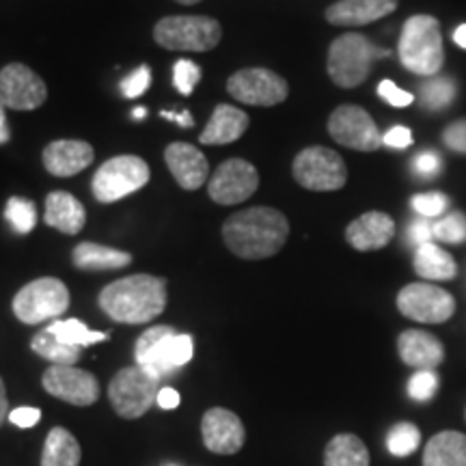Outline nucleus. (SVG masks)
<instances>
[{
  "label": "nucleus",
  "instance_id": "obj_14",
  "mask_svg": "<svg viewBox=\"0 0 466 466\" xmlns=\"http://www.w3.org/2000/svg\"><path fill=\"white\" fill-rule=\"evenodd\" d=\"M48 97V86L25 63H9L0 69V102L11 110H35Z\"/></svg>",
  "mask_w": 466,
  "mask_h": 466
},
{
  "label": "nucleus",
  "instance_id": "obj_25",
  "mask_svg": "<svg viewBox=\"0 0 466 466\" xmlns=\"http://www.w3.org/2000/svg\"><path fill=\"white\" fill-rule=\"evenodd\" d=\"M72 261L78 270H119V268H126L132 264V255L126 253V250L104 247V244L96 242H80L78 247L74 248Z\"/></svg>",
  "mask_w": 466,
  "mask_h": 466
},
{
  "label": "nucleus",
  "instance_id": "obj_42",
  "mask_svg": "<svg viewBox=\"0 0 466 466\" xmlns=\"http://www.w3.org/2000/svg\"><path fill=\"white\" fill-rule=\"evenodd\" d=\"M408 236H410V242L417 244V247L432 242L434 223L430 218H423V217L417 218L415 223L410 225V229H408Z\"/></svg>",
  "mask_w": 466,
  "mask_h": 466
},
{
  "label": "nucleus",
  "instance_id": "obj_34",
  "mask_svg": "<svg viewBox=\"0 0 466 466\" xmlns=\"http://www.w3.org/2000/svg\"><path fill=\"white\" fill-rule=\"evenodd\" d=\"M456 97V83L450 78H434L428 80L421 86V102L425 110H432V113H439V110L447 108Z\"/></svg>",
  "mask_w": 466,
  "mask_h": 466
},
{
  "label": "nucleus",
  "instance_id": "obj_4",
  "mask_svg": "<svg viewBox=\"0 0 466 466\" xmlns=\"http://www.w3.org/2000/svg\"><path fill=\"white\" fill-rule=\"evenodd\" d=\"M391 52L380 50L365 35L343 33L329 48L326 69L330 80L341 89H354L370 78L376 58L389 56Z\"/></svg>",
  "mask_w": 466,
  "mask_h": 466
},
{
  "label": "nucleus",
  "instance_id": "obj_43",
  "mask_svg": "<svg viewBox=\"0 0 466 466\" xmlns=\"http://www.w3.org/2000/svg\"><path fill=\"white\" fill-rule=\"evenodd\" d=\"M39 419H42V410H39V408L22 406L9 412V421L22 430H28L33 428V425H37Z\"/></svg>",
  "mask_w": 466,
  "mask_h": 466
},
{
  "label": "nucleus",
  "instance_id": "obj_21",
  "mask_svg": "<svg viewBox=\"0 0 466 466\" xmlns=\"http://www.w3.org/2000/svg\"><path fill=\"white\" fill-rule=\"evenodd\" d=\"M398 352L400 359L417 371L436 370L445 360V348L439 337L417 329L404 330L398 337Z\"/></svg>",
  "mask_w": 466,
  "mask_h": 466
},
{
  "label": "nucleus",
  "instance_id": "obj_46",
  "mask_svg": "<svg viewBox=\"0 0 466 466\" xmlns=\"http://www.w3.org/2000/svg\"><path fill=\"white\" fill-rule=\"evenodd\" d=\"M158 406L162 410H173V408L179 406V393L175 391L173 387H162L160 393H158Z\"/></svg>",
  "mask_w": 466,
  "mask_h": 466
},
{
  "label": "nucleus",
  "instance_id": "obj_50",
  "mask_svg": "<svg viewBox=\"0 0 466 466\" xmlns=\"http://www.w3.org/2000/svg\"><path fill=\"white\" fill-rule=\"evenodd\" d=\"M453 42H456L460 48L466 50V25L456 28V33H453Z\"/></svg>",
  "mask_w": 466,
  "mask_h": 466
},
{
  "label": "nucleus",
  "instance_id": "obj_27",
  "mask_svg": "<svg viewBox=\"0 0 466 466\" xmlns=\"http://www.w3.org/2000/svg\"><path fill=\"white\" fill-rule=\"evenodd\" d=\"M415 272L425 281H451L458 275V264L447 250L434 242L421 244L415 250Z\"/></svg>",
  "mask_w": 466,
  "mask_h": 466
},
{
  "label": "nucleus",
  "instance_id": "obj_36",
  "mask_svg": "<svg viewBox=\"0 0 466 466\" xmlns=\"http://www.w3.org/2000/svg\"><path fill=\"white\" fill-rule=\"evenodd\" d=\"M201 80V67L190 58H182L173 67V85L182 96H190Z\"/></svg>",
  "mask_w": 466,
  "mask_h": 466
},
{
  "label": "nucleus",
  "instance_id": "obj_1",
  "mask_svg": "<svg viewBox=\"0 0 466 466\" xmlns=\"http://www.w3.org/2000/svg\"><path fill=\"white\" fill-rule=\"evenodd\" d=\"M289 220L275 208H248L225 220L223 240L240 259H268L285 247Z\"/></svg>",
  "mask_w": 466,
  "mask_h": 466
},
{
  "label": "nucleus",
  "instance_id": "obj_47",
  "mask_svg": "<svg viewBox=\"0 0 466 466\" xmlns=\"http://www.w3.org/2000/svg\"><path fill=\"white\" fill-rule=\"evenodd\" d=\"M9 417V401H7V389H5L3 378H0V428L7 421Z\"/></svg>",
  "mask_w": 466,
  "mask_h": 466
},
{
  "label": "nucleus",
  "instance_id": "obj_45",
  "mask_svg": "<svg viewBox=\"0 0 466 466\" xmlns=\"http://www.w3.org/2000/svg\"><path fill=\"white\" fill-rule=\"evenodd\" d=\"M415 173L423 175V177H432L441 171V158L434 154V151H423V154H419L415 158Z\"/></svg>",
  "mask_w": 466,
  "mask_h": 466
},
{
  "label": "nucleus",
  "instance_id": "obj_52",
  "mask_svg": "<svg viewBox=\"0 0 466 466\" xmlns=\"http://www.w3.org/2000/svg\"><path fill=\"white\" fill-rule=\"evenodd\" d=\"M175 3H179V5H197V3H201V0H175Z\"/></svg>",
  "mask_w": 466,
  "mask_h": 466
},
{
  "label": "nucleus",
  "instance_id": "obj_16",
  "mask_svg": "<svg viewBox=\"0 0 466 466\" xmlns=\"http://www.w3.org/2000/svg\"><path fill=\"white\" fill-rule=\"evenodd\" d=\"M44 389L52 398L72 406H91L100 398V382L91 371L74 365H52L42 378Z\"/></svg>",
  "mask_w": 466,
  "mask_h": 466
},
{
  "label": "nucleus",
  "instance_id": "obj_33",
  "mask_svg": "<svg viewBox=\"0 0 466 466\" xmlns=\"http://www.w3.org/2000/svg\"><path fill=\"white\" fill-rule=\"evenodd\" d=\"M421 445V430L415 423H398L393 425L391 432L387 436V447L393 456L406 458L410 453H415Z\"/></svg>",
  "mask_w": 466,
  "mask_h": 466
},
{
  "label": "nucleus",
  "instance_id": "obj_6",
  "mask_svg": "<svg viewBox=\"0 0 466 466\" xmlns=\"http://www.w3.org/2000/svg\"><path fill=\"white\" fill-rule=\"evenodd\" d=\"M223 28L208 15H168L154 28L156 44L165 50L209 52L220 44Z\"/></svg>",
  "mask_w": 466,
  "mask_h": 466
},
{
  "label": "nucleus",
  "instance_id": "obj_13",
  "mask_svg": "<svg viewBox=\"0 0 466 466\" xmlns=\"http://www.w3.org/2000/svg\"><path fill=\"white\" fill-rule=\"evenodd\" d=\"M329 134L341 147L354 151H376L382 147V134L365 108L343 104L329 116Z\"/></svg>",
  "mask_w": 466,
  "mask_h": 466
},
{
  "label": "nucleus",
  "instance_id": "obj_32",
  "mask_svg": "<svg viewBox=\"0 0 466 466\" xmlns=\"http://www.w3.org/2000/svg\"><path fill=\"white\" fill-rule=\"evenodd\" d=\"M5 218L11 225V229L20 236H26L28 231L35 229L37 225V208L31 199H22V197H11L5 208Z\"/></svg>",
  "mask_w": 466,
  "mask_h": 466
},
{
  "label": "nucleus",
  "instance_id": "obj_49",
  "mask_svg": "<svg viewBox=\"0 0 466 466\" xmlns=\"http://www.w3.org/2000/svg\"><path fill=\"white\" fill-rule=\"evenodd\" d=\"M9 138H11V130L7 124V115H5V106L3 102H0V145L9 143Z\"/></svg>",
  "mask_w": 466,
  "mask_h": 466
},
{
  "label": "nucleus",
  "instance_id": "obj_22",
  "mask_svg": "<svg viewBox=\"0 0 466 466\" xmlns=\"http://www.w3.org/2000/svg\"><path fill=\"white\" fill-rule=\"evenodd\" d=\"M44 167L50 175L56 177H72L85 171L86 167H91L93 158V147L85 141H55L46 145L44 149Z\"/></svg>",
  "mask_w": 466,
  "mask_h": 466
},
{
  "label": "nucleus",
  "instance_id": "obj_40",
  "mask_svg": "<svg viewBox=\"0 0 466 466\" xmlns=\"http://www.w3.org/2000/svg\"><path fill=\"white\" fill-rule=\"evenodd\" d=\"M378 93H380V97L387 104H391L395 108H404V106H410L412 100V93H408L404 89H400L398 85L393 83V80H382L380 85H378Z\"/></svg>",
  "mask_w": 466,
  "mask_h": 466
},
{
  "label": "nucleus",
  "instance_id": "obj_2",
  "mask_svg": "<svg viewBox=\"0 0 466 466\" xmlns=\"http://www.w3.org/2000/svg\"><path fill=\"white\" fill-rule=\"evenodd\" d=\"M167 281L151 275H132L100 291V307L119 324H147L167 309Z\"/></svg>",
  "mask_w": 466,
  "mask_h": 466
},
{
  "label": "nucleus",
  "instance_id": "obj_23",
  "mask_svg": "<svg viewBox=\"0 0 466 466\" xmlns=\"http://www.w3.org/2000/svg\"><path fill=\"white\" fill-rule=\"evenodd\" d=\"M46 225L52 229L66 233V236H76L83 231L86 223L85 206L76 199L74 195L63 190H55L46 197Z\"/></svg>",
  "mask_w": 466,
  "mask_h": 466
},
{
  "label": "nucleus",
  "instance_id": "obj_15",
  "mask_svg": "<svg viewBox=\"0 0 466 466\" xmlns=\"http://www.w3.org/2000/svg\"><path fill=\"white\" fill-rule=\"evenodd\" d=\"M259 188V175L250 162L231 158L214 171L208 182V192L220 206H238L250 199Z\"/></svg>",
  "mask_w": 466,
  "mask_h": 466
},
{
  "label": "nucleus",
  "instance_id": "obj_12",
  "mask_svg": "<svg viewBox=\"0 0 466 466\" xmlns=\"http://www.w3.org/2000/svg\"><path fill=\"white\" fill-rule=\"evenodd\" d=\"M227 91L238 102L248 106H277L289 96V85L283 76L266 67L240 69L227 80Z\"/></svg>",
  "mask_w": 466,
  "mask_h": 466
},
{
  "label": "nucleus",
  "instance_id": "obj_7",
  "mask_svg": "<svg viewBox=\"0 0 466 466\" xmlns=\"http://www.w3.org/2000/svg\"><path fill=\"white\" fill-rule=\"evenodd\" d=\"M160 378L143 367L132 365L116 371L108 384V400L115 412L124 419H138L158 400Z\"/></svg>",
  "mask_w": 466,
  "mask_h": 466
},
{
  "label": "nucleus",
  "instance_id": "obj_5",
  "mask_svg": "<svg viewBox=\"0 0 466 466\" xmlns=\"http://www.w3.org/2000/svg\"><path fill=\"white\" fill-rule=\"evenodd\" d=\"M192 354H195L192 337L175 333L171 326L165 324L151 326L145 330L134 348L137 365L158 378H165L179 367L188 365Z\"/></svg>",
  "mask_w": 466,
  "mask_h": 466
},
{
  "label": "nucleus",
  "instance_id": "obj_51",
  "mask_svg": "<svg viewBox=\"0 0 466 466\" xmlns=\"http://www.w3.org/2000/svg\"><path fill=\"white\" fill-rule=\"evenodd\" d=\"M145 113H147V110H145L143 106H138V108L132 113V116H134V119H143Z\"/></svg>",
  "mask_w": 466,
  "mask_h": 466
},
{
  "label": "nucleus",
  "instance_id": "obj_8",
  "mask_svg": "<svg viewBox=\"0 0 466 466\" xmlns=\"http://www.w3.org/2000/svg\"><path fill=\"white\" fill-rule=\"evenodd\" d=\"M67 285L55 277H44L25 285L14 299V313L22 324H39L56 319L67 311Z\"/></svg>",
  "mask_w": 466,
  "mask_h": 466
},
{
  "label": "nucleus",
  "instance_id": "obj_35",
  "mask_svg": "<svg viewBox=\"0 0 466 466\" xmlns=\"http://www.w3.org/2000/svg\"><path fill=\"white\" fill-rule=\"evenodd\" d=\"M434 238H439L441 242L460 244L466 242V217L462 212H451L450 217L441 218L439 223H434Z\"/></svg>",
  "mask_w": 466,
  "mask_h": 466
},
{
  "label": "nucleus",
  "instance_id": "obj_41",
  "mask_svg": "<svg viewBox=\"0 0 466 466\" xmlns=\"http://www.w3.org/2000/svg\"><path fill=\"white\" fill-rule=\"evenodd\" d=\"M442 141L447 143V147L458 151V154H466V119H458L451 126H447L445 134H442Z\"/></svg>",
  "mask_w": 466,
  "mask_h": 466
},
{
  "label": "nucleus",
  "instance_id": "obj_18",
  "mask_svg": "<svg viewBox=\"0 0 466 466\" xmlns=\"http://www.w3.org/2000/svg\"><path fill=\"white\" fill-rule=\"evenodd\" d=\"M165 160L175 182L184 190H197L208 184L209 167L201 149L192 147L188 143H171L165 149Z\"/></svg>",
  "mask_w": 466,
  "mask_h": 466
},
{
  "label": "nucleus",
  "instance_id": "obj_28",
  "mask_svg": "<svg viewBox=\"0 0 466 466\" xmlns=\"http://www.w3.org/2000/svg\"><path fill=\"white\" fill-rule=\"evenodd\" d=\"M80 458L83 450L76 436L66 428H52L44 442L42 466H78Z\"/></svg>",
  "mask_w": 466,
  "mask_h": 466
},
{
  "label": "nucleus",
  "instance_id": "obj_9",
  "mask_svg": "<svg viewBox=\"0 0 466 466\" xmlns=\"http://www.w3.org/2000/svg\"><path fill=\"white\" fill-rule=\"evenodd\" d=\"M291 173L302 188L313 192L341 190L348 182V168L341 156L335 149L319 145L302 149L294 158Z\"/></svg>",
  "mask_w": 466,
  "mask_h": 466
},
{
  "label": "nucleus",
  "instance_id": "obj_24",
  "mask_svg": "<svg viewBox=\"0 0 466 466\" xmlns=\"http://www.w3.org/2000/svg\"><path fill=\"white\" fill-rule=\"evenodd\" d=\"M248 127V115L231 104H218L201 132V145H229L242 138Z\"/></svg>",
  "mask_w": 466,
  "mask_h": 466
},
{
  "label": "nucleus",
  "instance_id": "obj_19",
  "mask_svg": "<svg viewBox=\"0 0 466 466\" xmlns=\"http://www.w3.org/2000/svg\"><path fill=\"white\" fill-rule=\"evenodd\" d=\"M395 238V220L384 212H367L354 218L346 229V240L352 248L367 250L384 248Z\"/></svg>",
  "mask_w": 466,
  "mask_h": 466
},
{
  "label": "nucleus",
  "instance_id": "obj_44",
  "mask_svg": "<svg viewBox=\"0 0 466 466\" xmlns=\"http://www.w3.org/2000/svg\"><path fill=\"white\" fill-rule=\"evenodd\" d=\"M382 143L391 149H406L412 145V132L404 126H395L382 137Z\"/></svg>",
  "mask_w": 466,
  "mask_h": 466
},
{
  "label": "nucleus",
  "instance_id": "obj_17",
  "mask_svg": "<svg viewBox=\"0 0 466 466\" xmlns=\"http://www.w3.org/2000/svg\"><path fill=\"white\" fill-rule=\"evenodd\" d=\"M201 436L208 450L220 456L238 453L247 441L240 417L227 408H209L201 419Z\"/></svg>",
  "mask_w": 466,
  "mask_h": 466
},
{
  "label": "nucleus",
  "instance_id": "obj_20",
  "mask_svg": "<svg viewBox=\"0 0 466 466\" xmlns=\"http://www.w3.org/2000/svg\"><path fill=\"white\" fill-rule=\"evenodd\" d=\"M400 0H339L326 9V22L333 26H365L391 15Z\"/></svg>",
  "mask_w": 466,
  "mask_h": 466
},
{
  "label": "nucleus",
  "instance_id": "obj_39",
  "mask_svg": "<svg viewBox=\"0 0 466 466\" xmlns=\"http://www.w3.org/2000/svg\"><path fill=\"white\" fill-rule=\"evenodd\" d=\"M149 85H151V69L147 66H141V67L134 69L130 76H126V78L121 80L119 91H121V96L130 97L132 100V97L143 96V93L149 89Z\"/></svg>",
  "mask_w": 466,
  "mask_h": 466
},
{
  "label": "nucleus",
  "instance_id": "obj_37",
  "mask_svg": "<svg viewBox=\"0 0 466 466\" xmlns=\"http://www.w3.org/2000/svg\"><path fill=\"white\" fill-rule=\"evenodd\" d=\"M410 206L419 217L423 218H436L450 208V197H445L442 192H423V195H415L410 199Z\"/></svg>",
  "mask_w": 466,
  "mask_h": 466
},
{
  "label": "nucleus",
  "instance_id": "obj_29",
  "mask_svg": "<svg viewBox=\"0 0 466 466\" xmlns=\"http://www.w3.org/2000/svg\"><path fill=\"white\" fill-rule=\"evenodd\" d=\"M370 450L357 434H337L324 451V466H370Z\"/></svg>",
  "mask_w": 466,
  "mask_h": 466
},
{
  "label": "nucleus",
  "instance_id": "obj_11",
  "mask_svg": "<svg viewBox=\"0 0 466 466\" xmlns=\"http://www.w3.org/2000/svg\"><path fill=\"white\" fill-rule=\"evenodd\" d=\"M400 313L412 322L442 324L456 313V299L432 283H408L398 294Z\"/></svg>",
  "mask_w": 466,
  "mask_h": 466
},
{
  "label": "nucleus",
  "instance_id": "obj_30",
  "mask_svg": "<svg viewBox=\"0 0 466 466\" xmlns=\"http://www.w3.org/2000/svg\"><path fill=\"white\" fill-rule=\"evenodd\" d=\"M31 350L39 357L50 360L52 365H76V360L80 359V350L69 346V343H63L56 335H52L48 329L42 330L33 337L31 341Z\"/></svg>",
  "mask_w": 466,
  "mask_h": 466
},
{
  "label": "nucleus",
  "instance_id": "obj_10",
  "mask_svg": "<svg viewBox=\"0 0 466 466\" xmlns=\"http://www.w3.org/2000/svg\"><path fill=\"white\" fill-rule=\"evenodd\" d=\"M147 162L138 156H115L97 168L93 177V195L102 203L121 201L149 182Z\"/></svg>",
  "mask_w": 466,
  "mask_h": 466
},
{
  "label": "nucleus",
  "instance_id": "obj_38",
  "mask_svg": "<svg viewBox=\"0 0 466 466\" xmlns=\"http://www.w3.org/2000/svg\"><path fill=\"white\" fill-rule=\"evenodd\" d=\"M436 389H439V376H436L434 370L417 371V374L410 378V382H408V393H410V398L417 401L432 400Z\"/></svg>",
  "mask_w": 466,
  "mask_h": 466
},
{
  "label": "nucleus",
  "instance_id": "obj_31",
  "mask_svg": "<svg viewBox=\"0 0 466 466\" xmlns=\"http://www.w3.org/2000/svg\"><path fill=\"white\" fill-rule=\"evenodd\" d=\"M48 330L52 335H56L63 343H69V346H76V348H86V346H93V343L108 339V333L91 330L89 326L76 318L56 319V322H52L48 326Z\"/></svg>",
  "mask_w": 466,
  "mask_h": 466
},
{
  "label": "nucleus",
  "instance_id": "obj_26",
  "mask_svg": "<svg viewBox=\"0 0 466 466\" xmlns=\"http://www.w3.org/2000/svg\"><path fill=\"white\" fill-rule=\"evenodd\" d=\"M423 466H466V436L453 430L432 436L423 450Z\"/></svg>",
  "mask_w": 466,
  "mask_h": 466
},
{
  "label": "nucleus",
  "instance_id": "obj_48",
  "mask_svg": "<svg viewBox=\"0 0 466 466\" xmlns=\"http://www.w3.org/2000/svg\"><path fill=\"white\" fill-rule=\"evenodd\" d=\"M162 116H165V119H168V121H175V124H179V126H186V127H192L195 126V121H192V116H190V113L188 110H184V113H179V115H175V113H162Z\"/></svg>",
  "mask_w": 466,
  "mask_h": 466
},
{
  "label": "nucleus",
  "instance_id": "obj_3",
  "mask_svg": "<svg viewBox=\"0 0 466 466\" xmlns=\"http://www.w3.org/2000/svg\"><path fill=\"white\" fill-rule=\"evenodd\" d=\"M398 55L408 72L434 78L445 63L441 22L428 14L408 17L401 26Z\"/></svg>",
  "mask_w": 466,
  "mask_h": 466
}]
</instances>
